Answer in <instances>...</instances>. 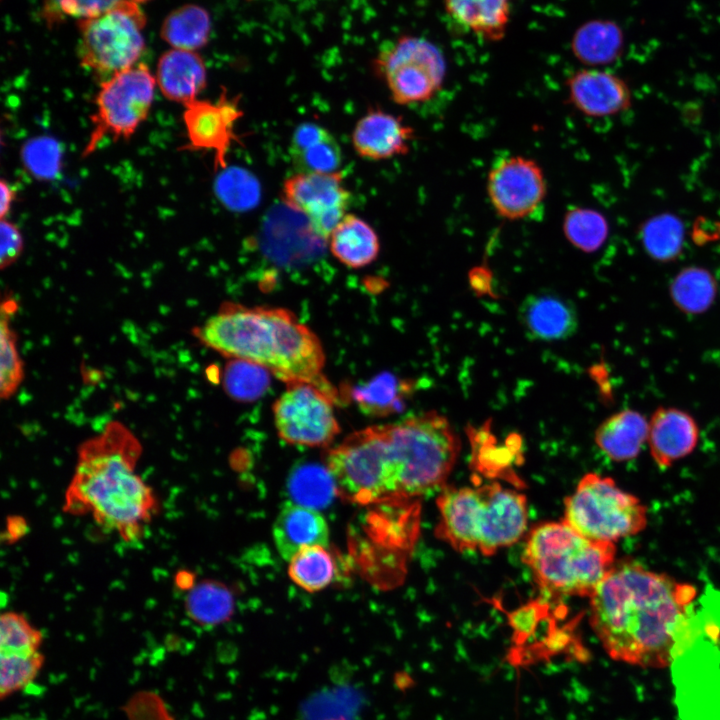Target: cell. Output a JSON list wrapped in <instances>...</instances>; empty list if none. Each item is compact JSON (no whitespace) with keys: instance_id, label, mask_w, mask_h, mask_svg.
Listing matches in <instances>:
<instances>
[{"instance_id":"obj_1","label":"cell","mask_w":720,"mask_h":720,"mask_svg":"<svg viewBox=\"0 0 720 720\" xmlns=\"http://www.w3.org/2000/svg\"><path fill=\"white\" fill-rule=\"evenodd\" d=\"M697 597L696 588L633 561L614 563L590 598V624L614 660L669 666Z\"/></svg>"},{"instance_id":"obj_9","label":"cell","mask_w":720,"mask_h":720,"mask_svg":"<svg viewBox=\"0 0 720 720\" xmlns=\"http://www.w3.org/2000/svg\"><path fill=\"white\" fill-rule=\"evenodd\" d=\"M146 16L139 4L123 0L97 16L78 20L80 65L99 83L136 64L145 49Z\"/></svg>"},{"instance_id":"obj_25","label":"cell","mask_w":720,"mask_h":720,"mask_svg":"<svg viewBox=\"0 0 720 720\" xmlns=\"http://www.w3.org/2000/svg\"><path fill=\"white\" fill-rule=\"evenodd\" d=\"M328 240L333 256L349 268H363L371 264L380 251L375 230L354 214H346Z\"/></svg>"},{"instance_id":"obj_44","label":"cell","mask_w":720,"mask_h":720,"mask_svg":"<svg viewBox=\"0 0 720 720\" xmlns=\"http://www.w3.org/2000/svg\"><path fill=\"white\" fill-rule=\"evenodd\" d=\"M715 226H716L717 238L720 239V222H717V223L715 224Z\"/></svg>"},{"instance_id":"obj_7","label":"cell","mask_w":720,"mask_h":720,"mask_svg":"<svg viewBox=\"0 0 720 720\" xmlns=\"http://www.w3.org/2000/svg\"><path fill=\"white\" fill-rule=\"evenodd\" d=\"M564 507L563 521L597 542L615 544L638 534L647 524V509L636 496L612 478L593 472L581 478Z\"/></svg>"},{"instance_id":"obj_24","label":"cell","mask_w":720,"mask_h":720,"mask_svg":"<svg viewBox=\"0 0 720 720\" xmlns=\"http://www.w3.org/2000/svg\"><path fill=\"white\" fill-rule=\"evenodd\" d=\"M511 0H443L448 16L487 41L504 38Z\"/></svg>"},{"instance_id":"obj_35","label":"cell","mask_w":720,"mask_h":720,"mask_svg":"<svg viewBox=\"0 0 720 720\" xmlns=\"http://www.w3.org/2000/svg\"><path fill=\"white\" fill-rule=\"evenodd\" d=\"M270 374L266 368L241 359H231L223 372V387L234 400L254 401L259 399L270 385Z\"/></svg>"},{"instance_id":"obj_17","label":"cell","mask_w":720,"mask_h":720,"mask_svg":"<svg viewBox=\"0 0 720 720\" xmlns=\"http://www.w3.org/2000/svg\"><path fill=\"white\" fill-rule=\"evenodd\" d=\"M699 440V426L688 412L659 407L648 420L647 443L652 459L668 468L693 452Z\"/></svg>"},{"instance_id":"obj_10","label":"cell","mask_w":720,"mask_h":720,"mask_svg":"<svg viewBox=\"0 0 720 720\" xmlns=\"http://www.w3.org/2000/svg\"><path fill=\"white\" fill-rule=\"evenodd\" d=\"M156 86L155 76L143 63L100 82L95 111L90 116L92 130L82 156L92 154L104 138L132 137L149 115Z\"/></svg>"},{"instance_id":"obj_20","label":"cell","mask_w":720,"mask_h":720,"mask_svg":"<svg viewBox=\"0 0 720 720\" xmlns=\"http://www.w3.org/2000/svg\"><path fill=\"white\" fill-rule=\"evenodd\" d=\"M155 78L165 98L184 106L205 89L207 69L197 51L172 48L159 57Z\"/></svg>"},{"instance_id":"obj_29","label":"cell","mask_w":720,"mask_h":720,"mask_svg":"<svg viewBox=\"0 0 720 720\" xmlns=\"http://www.w3.org/2000/svg\"><path fill=\"white\" fill-rule=\"evenodd\" d=\"M288 492L293 502L318 510L332 501L337 489L326 465L306 463L291 471Z\"/></svg>"},{"instance_id":"obj_31","label":"cell","mask_w":720,"mask_h":720,"mask_svg":"<svg viewBox=\"0 0 720 720\" xmlns=\"http://www.w3.org/2000/svg\"><path fill=\"white\" fill-rule=\"evenodd\" d=\"M288 574L298 586L306 591L315 592L332 582L335 565L326 547L307 546L289 560Z\"/></svg>"},{"instance_id":"obj_41","label":"cell","mask_w":720,"mask_h":720,"mask_svg":"<svg viewBox=\"0 0 720 720\" xmlns=\"http://www.w3.org/2000/svg\"><path fill=\"white\" fill-rule=\"evenodd\" d=\"M1 269L12 265L23 251V237L18 227L8 219H1Z\"/></svg>"},{"instance_id":"obj_2","label":"cell","mask_w":720,"mask_h":720,"mask_svg":"<svg viewBox=\"0 0 720 720\" xmlns=\"http://www.w3.org/2000/svg\"><path fill=\"white\" fill-rule=\"evenodd\" d=\"M141 445L122 423L111 422L81 444L64 510L89 515L97 525L133 543L142 538L157 502L137 473Z\"/></svg>"},{"instance_id":"obj_26","label":"cell","mask_w":720,"mask_h":720,"mask_svg":"<svg viewBox=\"0 0 720 720\" xmlns=\"http://www.w3.org/2000/svg\"><path fill=\"white\" fill-rule=\"evenodd\" d=\"M623 44V33L617 24L609 20H592L575 31L571 47L581 63L597 67L617 60Z\"/></svg>"},{"instance_id":"obj_40","label":"cell","mask_w":720,"mask_h":720,"mask_svg":"<svg viewBox=\"0 0 720 720\" xmlns=\"http://www.w3.org/2000/svg\"><path fill=\"white\" fill-rule=\"evenodd\" d=\"M122 1L123 0H43L42 16L48 25L56 24L68 17L81 20L104 13Z\"/></svg>"},{"instance_id":"obj_37","label":"cell","mask_w":720,"mask_h":720,"mask_svg":"<svg viewBox=\"0 0 720 720\" xmlns=\"http://www.w3.org/2000/svg\"><path fill=\"white\" fill-rule=\"evenodd\" d=\"M42 632L21 613L7 611L0 617V650L3 654H28L38 652L42 644Z\"/></svg>"},{"instance_id":"obj_46","label":"cell","mask_w":720,"mask_h":720,"mask_svg":"<svg viewBox=\"0 0 720 720\" xmlns=\"http://www.w3.org/2000/svg\"><path fill=\"white\" fill-rule=\"evenodd\" d=\"M308 1H312V2H322V1H328V0H308Z\"/></svg>"},{"instance_id":"obj_15","label":"cell","mask_w":720,"mask_h":720,"mask_svg":"<svg viewBox=\"0 0 720 720\" xmlns=\"http://www.w3.org/2000/svg\"><path fill=\"white\" fill-rule=\"evenodd\" d=\"M242 116L238 97L228 98L223 89L217 101L196 99L184 105L186 150H208L214 154L215 170L227 167L228 150L237 139L235 124Z\"/></svg>"},{"instance_id":"obj_22","label":"cell","mask_w":720,"mask_h":720,"mask_svg":"<svg viewBox=\"0 0 720 720\" xmlns=\"http://www.w3.org/2000/svg\"><path fill=\"white\" fill-rule=\"evenodd\" d=\"M289 151L300 173L337 172L342 162L341 148L335 137L315 123H302L294 130Z\"/></svg>"},{"instance_id":"obj_39","label":"cell","mask_w":720,"mask_h":720,"mask_svg":"<svg viewBox=\"0 0 720 720\" xmlns=\"http://www.w3.org/2000/svg\"><path fill=\"white\" fill-rule=\"evenodd\" d=\"M217 193L224 204L234 210H248L260 199L257 179L242 168L226 171L217 181Z\"/></svg>"},{"instance_id":"obj_45","label":"cell","mask_w":720,"mask_h":720,"mask_svg":"<svg viewBox=\"0 0 720 720\" xmlns=\"http://www.w3.org/2000/svg\"><path fill=\"white\" fill-rule=\"evenodd\" d=\"M130 1L135 2V3H137V4H140V3H144V2H146V1H148V0H130Z\"/></svg>"},{"instance_id":"obj_12","label":"cell","mask_w":720,"mask_h":720,"mask_svg":"<svg viewBox=\"0 0 720 720\" xmlns=\"http://www.w3.org/2000/svg\"><path fill=\"white\" fill-rule=\"evenodd\" d=\"M319 381L288 383L273 404L279 437L287 443L308 447L325 446L340 432L330 394Z\"/></svg>"},{"instance_id":"obj_36","label":"cell","mask_w":720,"mask_h":720,"mask_svg":"<svg viewBox=\"0 0 720 720\" xmlns=\"http://www.w3.org/2000/svg\"><path fill=\"white\" fill-rule=\"evenodd\" d=\"M642 242L648 254L654 259L673 260L682 249V225L672 215L653 217L642 228Z\"/></svg>"},{"instance_id":"obj_11","label":"cell","mask_w":720,"mask_h":720,"mask_svg":"<svg viewBox=\"0 0 720 720\" xmlns=\"http://www.w3.org/2000/svg\"><path fill=\"white\" fill-rule=\"evenodd\" d=\"M373 66L399 105L429 101L442 88L446 75V61L439 48L414 35H401L384 45Z\"/></svg>"},{"instance_id":"obj_5","label":"cell","mask_w":720,"mask_h":720,"mask_svg":"<svg viewBox=\"0 0 720 720\" xmlns=\"http://www.w3.org/2000/svg\"><path fill=\"white\" fill-rule=\"evenodd\" d=\"M614 543L590 540L561 522H545L528 535L523 561L550 595L590 597L615 563Z\"/></svg>"},{"instance_id":"obj_18","label":"cell","mask_w":720,"mask_h":720,"mask_svg":"<svg viewBox=\"0 0 720 720\" xmlns=\"http://www.w3.org/2000/svg\"><path fill=\"white\" fill-rule=\"evenodd\" d=\"M414 137L401 116L372 109L356 123L352 144L360 157L376 161L407 154Z\"/></svg>"},{"instance_id":"obj_6","label":"cell","mask_w":720,"mask_h":720,"mask_svg":"<svg viewBox=\"0 0 720 720\" xmlns=\"http://www.w3.org/2000/svg\"><path fill=\"white\" fill-rule=\"evenodd\" d=\"M385 425L397 497H418L441 487L460 450L448 419L429 411Z\"/></svg>"},{"instance_id":"obj_30","label":"cell","mask_w":720,"mask_h":720,"mask_svg":"<svg viewBox=\"0 0 720 720\" xmlns=\"http://www.w3.org/2000/svg\"><path fill=\"white\" fill-rule=\"evenodd\" d=\"M673 303L687 314L706 311L717 295V283L706 269L690 266L682 269L670 285Z\"/></svg>"},{"instance_id":"obj_28","label":"cell","mask_w":720,"mask_h":720,"mask_svg":"<svg viewBox=\"0 0 720 720\" xmlns=\"http://www.w3.org/2000/svg\"><path fill=\"white\" fill-rule=\"evenodd\" d=\"M414 383L390 373L377 375L367 383L352 390V399L366 414L387 416L401 411L413 392Z\"/></svg>"},{"instance_id":"obj_38","label":"cell","mask_w":720,"mask_h":720,"mask_svg":"<svg viewBox=\"0 0 720 720\" xmlns=\"http://www.w3.org/2000/svg\"><path fill=\"white\" fill-rule=\"evenodd\" d=\"M44 657L38 652L0 655V696L8 697L32 682L43 665Z\"/></svg>"},{"instance_id":"obj_43","label":"cell","mask_w":720,"mask_h":720,"mask_svg":"<svg viewBox=\"0 0 720 720\" xmlns=\"http://www.w3.org/2000/svg\"><path fill=\"white\" fill-rule=\"evenodd\" d=\"M410 682H412V679H410L409 676L404 673H399L395 676V684L399 689L409 687Z\"/></svg>"},{"instance_id":"obj_13","label":"cell","mask_w":720,"mask_h":720,"mask_svg":"<svg viewBox=\"0 0 720 720\" xmlns=\"http://www.w3.org/2000/svg\"><path fill=\"white\" fill-rule=\"evenodd\" d=\"M486 189L496 214L505 220L517 221L533 215L543 204L547 181L537 161L510 155L493 163Z\"/></svg>"},{"instance_id":"obj_4","label":"cell","mask_w":720,"mask_h":720,"mask_svg":"<svg viewBox=\"0 0 720 720\" xmlns=\"http://www.w3.org/2000/svg\"><path fill=\"white\" fill-rule=\"evenodd\" d=\"M436 503V536L458 552L490 556L516 543L527 529L525 495L499 483L447 487Z\"/></svg>"},{"instance_id":"obj_8","label":"cell","mask_w":720,"mask_h":720,"mask_svg":"<svg viewBox=\"0 0 720 720\" xmlns=\"http://www.w3.org/2000/svg\"><path fill=\"white\" fill-rule=\"evenodd\" d=\"M337 495L369 504L397 497L386 425H374L347 436L326 455Z\"/></svg>"},{"instance_id":"obj_16","label":"cell","mask_w":720,"mask_h":720,"mask_svg":"<svg viewBox=\"0 0 720 720\" xmlns=\"http://www.w3.org/2000/svg\"><path fill=\"white\" fill-rule=\"evenodd\" d=\"M569 103L588 117L601 118L631 107L630 87L618 75L597 68L581 69L567 79Z\"/></svg>"},{"instance_id":"obj_3","label":"cell","mask_w":720,"mask_h":720,"mask_svg":"<svg viewBox=\"0 0 720 720\" xmlns=\"http://www.w3.org/2000/svg\"><path fill=\"white\" fill-rule=\"evenodd\" d=\"M193 334L223 356L256 363L287 383L319 381L325 364L317 335L283 308L224 304Z\"/></svg>"},{"instance_id":"obj_23","label":"cell","mask_w":720,"mask_h":720,"mask_svg":"<svg viewBox=\"0 0 720 720\" xmlns=\"http://www.w3.org/2000/svg\"><path fill=\"white\" fill-rule=\"evenodd\" d=\"M648 420L633 409H624L606 418L595 431V443L617 462L634 459L647 442Z\"/></svg>"},{"instance_id":"obj_14","label":"cell","mask_w":720,"mask_h":720,"mask_svg":"<svg viewBox=\"0 0 720 720\" xmlns=\"http://www.w3.org/2000/svg\"><path fill=\"white\" fill-rule=\"evenodd\" d=\"M285 203L303 214L312 234L329 239L332 231L347 214L351 193L340 172L300 173L287 178L282 187Z\"/></svg>"},{"instance_id":"obj_19","label":"cell","mask_w":720,"mask_h":720,"mask_svg":"<svg viewBox=\"0 0 720 720\" xmlns=\"http://www.w3.org/2000/svg\"><path fill=\"white\" fill-rule=\"evenodd\" d=\"M519 320L526 335L538 341L568 339L578 327L574 304L567 298L548 291L527 296L520 305Z\"/></svg>"},{"instance_id":"obj_42","label":"cell","mask_w":720,"mask_h":720,"mask_svg":"<svg viewBox=\"0 0 720 720\" xmlns=\"http://www.w3.org/2000/svg\"><path fill=\"white\" fill-rule=\"evenodd\" d=\"M0 189H1L0 216H1V219H5L11 209L12 203L15 200L16 191L4 179H2L0 182Z\"/></svg>"},{"instance_id":"obj_34","label":"cell","mask_w":720,"mask_h":720,"mask_svg":"<svg viewBox=\"0 0 720 720\" xmlns=\"http://www.w3.org/2000/svg\"><path fill=\"white\" fill-rule=\"evenodd\" d=\"M189 617L201 625L224 622L232 613L233 597L230 591L216 582H203L193 588L186 602Z\"/></svg>"},{"instance_id":"obj_27","label":"cell","mask_w":720,"mask_h":720,"mask_svg":"<svg viewBox=\"0 0 720 720\" xmlns=\"http://www.w3.org/2000/svg\"><path fill=\"white\" fill-rule=\"evenodd\" d=\"M211 27L210 14L204 7L185 4L166 16L160 36L174 49L197 51L208 43Z\"/></svg>"},{"instance_id":"obj_32","label":"cell","mask_w":720,"mask_h":720,"mask_svg":"<svg viewBox=\"0 0 720 720\" xmlns=\"http://www.w3.org/2000/svg\"><path fill=\"white\" fill-rule=\"evenodd\" d=\"M563 233L577 249L591 253L598 250L609 234L608 221L599 211L585 207L569 208L563 218Z\"/></svg>"},{"instance_id":"obj_33","label":"cell","mask_w":720,"mask_h":720,"mask_svg":"<svg viewBox=\"0 0 720 720\" xmlns=\"http://www.w3.org/2000/svg\"><path fill=\"white\" fill-rule=\"evenodd\" d=\"M16 308L17 303L10 297L3 301L1 305L0 394L3 399L10 398L16 392L24 377L23 363L16 344V335L10 322Z\"/></svg>"},{"instance_id":"obj_21","label":"cell","mask_w":720,"mask_h":720,"mask_svg":"<svg viewBox=\"0 0 720 720\" xmlns=\"http://www.w3.org/2000/svg\"><path fill=\"white\" fill-rule=\"evenodd\" d=\"M273 539L279 554L289 561L304 547H327L329 529L318 510L288 501L281 506L274 521Z\"/></svg>"}]
</instances>
